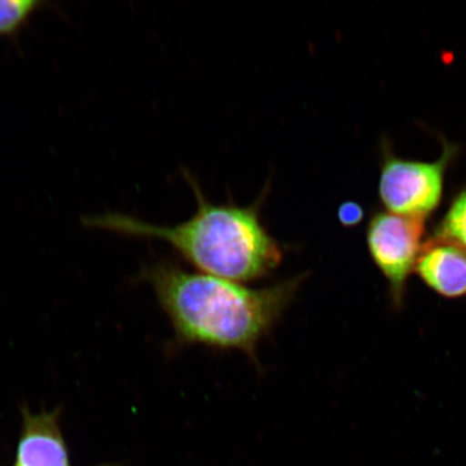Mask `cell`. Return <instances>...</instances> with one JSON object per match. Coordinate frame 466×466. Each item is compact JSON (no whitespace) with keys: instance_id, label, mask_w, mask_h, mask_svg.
I'll return each instance as SVG.
<instances>
[{"instance_id":"6","label":"cell","mask_w":466,"mask_h":466,"mask_svg":"<svg viewBox=\"0 0 466 466\" xmlns=\"http://www.w3.org/2000/svg\"><path fill=\"white\" fill-rule=\"evenodd\" d=\"M415 271L436 294L451 299L466 296V252L451 243H425Z\"/></svg>"},{"instance_id":"9","label":"cell","mask_w":466,"mask_h":466,"mask_svg":"<svg viewBox=\"0 0 466 466\" xmlns=\"http://www.w3.org/2000/svg\"><path fill=\"white\" fill-rule=\"evenodd\" d=\"M363 218L364 209L357 202H343L338 208V219L345 227L358 226Z\"/></svg>"},{"instance_id":"2","label":"cell","mask_w":466,"mask_h":466,"mask_svg":"<svg viewBox=\"0 0 466 466\" xmlns=\"http://www.w3.org/2000/svg\"><path fill=\"white\" fill-rule=\"evenodd\" d=\"M184 175L197 201L194 217L184 223L155 226L116 213L87 217L83 223L120 235L159 238L207 275L233 282L258 281L281 265L284 249L261 221L266 189L252 206L213 204L190 173Z\"/></svg>"},{"instance_id":"8","label":"cell","mask_w":466,"mask_h":466,"mask_svg":"<svg viewBox=\"0 0 466 466\" xmlns=\"http://www.w3.org/2000/svg\"><path fill=\"white\" fill-rule=\"evenodd\" d=\"M437 236L440 240L451 243L466 252V190L454 198Z\"/></svg>"},{"instance_id":"7","label":"cell","mask_w":466,"mask_h":466,"mask_svg":"<svg viewBox=\"0 0 466 466\" xmlns=\"http://www.w3.org/2000/svg\"><path fill=\"white\" fill-rule=\"evenodd\" d=\"M46 5L35 0H0V37L15 39Z\"/></svg>"},{"instance_id":"4","label":"cell","mask_w":466,"mask_h":466,"mask_svg":"<svg viewBox=\"0 0 466 466\" xmlns=\"http://www.w3.org/2000/svg\"><path fill=\"white\" fill-rule=\"evenodd\" d=\"M445 165V158L435 162L388 159L379 183L384 207L401 217H428L441 200Z\"/></svg>"},{"instance_id":"1","label":"cell","mask_w":466,"mask_h":466,"mask_svg":"<svg viewBox=\"0 0 466 466\" xmlns=\"http://www.w3.org/2000/svg\"><path fill=\"white\" fill-rule=\"evenodd\" d=\"M141 278L154 289L171 320L175 347L238 350L258 364L260 341L282 318L307 275L248 289L165 260L144 268Z\"/></svg>"},{"instance_id":"5","label":"cell","mask_w":466,"mask_h":466,"mask_svg":"<svg viewBox=\"0 0 466 466\" xmlns=\"http://www.w3.org/2000/svg\"><path fill=\"white\" fill-rule=\"evenodd\" d=\"M61 408L34 413L22 408V428L13 466H72L60 427Z\"/></svg>"},{"instance_id":"3","label":"cell","mask_w":466,"mask_h":466,"mask_svg":"<svg viewBox=\"0 0 466 466\" xmlns=\"http://www.w3.org/2000/svg\"><path fill=\"white\" fill-rule=\"evenodd\" d=\"M424 220L391 212L379 213L367 229L372 260L390 285L396 304L403 300L407 279L424 247Z\"/></svg>"}]
</instances>
